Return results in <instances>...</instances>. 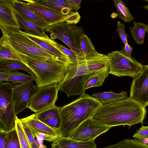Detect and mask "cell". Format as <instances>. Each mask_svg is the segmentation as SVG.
<instances>
[{"label":"cell","instance_id":"10","mask_svg":"<svg viewBox=\"0 0 148 148\" xmlns=\"http://www.w3.org/2000/svg\"><path fill=\"white\" fill-rule=\"evenodd\" d=\"M39 87L33 81L14 84L12 87L13 98L16 115L28 106Z\"/></svg>","mask_w":148,"mask_h":148},{"label":"cell","instance_id":"41","mask_svg":"<svg viewBox=\"0 0 148 148\" xmlns=\"http://www.w3.org/2000/svg\"><path fill=\"white\" fill-rule=\"evenodd\" d=\"M7 132L3 127L1 123H0V148H6L5 137Z\"/></svg>","mask_w":148,"mask_h":148},{"label":"cell","instance_id":"17","mask_svg":"<svg viewBox=\"0 0 148 148\" xmlns=\"http://www.w3.org/2000/svg\"><path fill=\"white\" fill-rule=\"evenodd\" d=\"M12 0H0V24L20 29Z\"/></svg>","mask_w":148,"mask_h":148},{"label":"cell","instance_id":"19","mask_svg":"<svg viewBox=\"0 0 148 148\" xmlns=\"http://www.w3.org/2000/svg\"><path fill=\"white\" fill-rule=\"evenodd\" d=\"M85 56L89 71L91 75L99 70L109 67L108 56L99 53L95 50Z\"/></svg>","mask_w":148,"mask_h":148},{"label":"cell","instance_id":"30","mask_svg":"<svg viewBox=\"0 0 148 148\" xmlns=\"http://www.w3.org/2000/svg\"><path fill=\"white\" fill-rule=\"evenodd\" d=\"M114 5L116 9V14L119 18L125 22L129 23L134 20L128 8L121 0H114Z\"/></svg>","mask_w":148,"mask_h":148},{"label":"cell","instance_id":"22","mask_svg":"<svg viewBox=\"0 0 148 148\" xmlns=\"http://www.w3.org/2000/svg\"><path fill=\"white\" fill-rule=\"evenodd\" d=\"M15 11L20 28L23 30V31L45 39L50 38L45 33V29L44 28L24 18Z\"/></svg>","mask_w":148,"mask_h":148},{"label":"cell","instance_id":"9","mask_svg":"<svg viewBox=\"0 0 148 148\" xmlns=\"http://www.w3.org/2000/svg\"><path fill=\"white\" fill-rule=\"evenodd\" d=\"M111 127L90 118L78 126L69 138L74 140L82 142L94 140L99 135L108 131Z\"/></svg>","mask_w":148,"mask_h":148},{"label":"cell","instance_id":"14","mask_svg":"<svg viewBox=\"0 0 148 148\" xmlns=\"http://www.w3.org/2000/svg\"><path fill=\"white\" fill-rule=\"evenodd\" d=\"M90 75H83L74 77L66 81L59 87V91L65 92L68 97L85 95V86Z\"/></svg>","mask_w":148,"mask_h":148},{"label":"cell","instance_id":"26","mask_svg":"<svg viewBox=\"0 0 148 148\" xmlns=\"http://www.w3.org/2000/svg\"><path fill=\"white\" fill-rule=\"evenodd\" d=\"M109 67L94 73L88 78L85 85V90L90 88L102 86L109 74Z\"/></svg>","mask_w":148,"mask_h":148},{"label":"cell","instance_id":"23","mask_svg":"<svg viewBox=\"0 0 148 148\" xmlns=\"http://www.w3.org/2000/svg\"><path fill=\"white\" fill-rule=\"evenodd\" d=\"M22 70L29 73L35 79L37 78L33 71L21 61L11 59L0 58V71H13L17 70Z\"/></svg>","mask_w":148,"mask_h":148},{"label":"cell","instance_id":"47","mask_svg":"<svg viewBox=\"0 0 148 148\" xmlns=\"http://www.w3.org/2000/svg\"><path fill=\"white\" fill-rule=\"evenodd\" d=\"M147 32L148 33V28H147Z\"/></svg>","mask_w":148,"mask_h":148},{"label":"cell","instance_id":"39","mask_svg":"<svg viewBox=\"0 0 148 148\" xmlns=\"http://www.w3.org/2000/svg\"><path fill=\"white\" fill-rule=\"evenodd\" d=\"M34 137H36L39 140H47L49 142L52 143L60 137L53 136L41 133L36 134L34 135Z\"/></svg>","mask_w":148,"mask_h":148},{"label":"cell","instance_id":"38","mask_svg":"<svg viewBox=\"0 0 148 148\" xmlns=\"http://www.w3.org/2000/svg\"><path fill=\"white\" fill-rule=\"evenodd\" d=\"M116 30L119 34L120 38L125 45L128 43L127 38L129 36L125 32V26L124 24L120 21H118Z\"/></svg>","mask_w":148,"mask_h":148},{"label":"cell","instance_id":"4","mask_svg":"<svg viewBox=\"0 0 148 148\" xmlns=\"http://www.w3.org/2000/svg\"><path fill=\"white\" fill-rule=\"evenodd\" d=\"M0 28L3 35L16 51L39 58L55 60L40 46L21 33L19 31V29L1 24Z\"/></svg>","mask_w":148,"mask_h":148},{"label":"cell","instance_id":"21","mask_svg":"<svg viewBox=\"0 0 148 148\" xmlns=\"http://www.w3.org/2000/svg\"><path fill=\"white\" fill-rule=\"evenodd\" d=\"M51 145V148H97L94 140L82 142L63 137L57 139Z\"/></svg>","mask_w":148,"mask_h":148},{"label":"cell","instance_id":"35","mask_svg":"<svg viewBox=\"0 0 148 148\" xmlns=\"http://www.w3.org/2000/svg\"><path fill=\"white\" fill-rule=\"evenodd\" d=\"M80 45L81 50L85 56L95 51L92 40L84 34L81 37Z\"/></svg>","mask_w":148,"mask_h":148},{"label":"cell","instance_id":"13","mask_svg":"<svg viewBox=\"0 0 148 148\" xmlns=\"http://www.w3.org/2000/svg\"><path fill=\"white\" fill-rule=\"evenodd\" d=\"M19 31L40 46L47 53L53 56L57 61L64 64L73 62L66 55L49 42L46 39L27 33L21 30L20 29H19Z\"/></svg>","mask_w":148,"mask_h":148},{"label":"cell","instance_id":"8","mask_svg":"<svg viewBox=\"0 0 148 148\" xmlns=\"http://www.w3.org/2000/svg\"><path fill=\"white\" fill-rule=\"evenodd\" d=\"M58 84L39 87L32 97L28 108L37 113L56 105L59 91Z\"/></svg>","mask_w":148,"mask_h":148},{"label":"cell","instance_id":"25","mask_svg":"<svg viewBox=\"0 0 148 148\" xmlns=\"http://www.w3.org/2000/svg\"><path fill=\"white\" fill-rule=\"evenodd\" d=\"M91 96L98 101L102 105H106L128 97L127 92L122 91L120 93H115L112 91L95 93Z\"/></svg>","mask_w":148,"mask_h":148},{"label":"cell","instance_id":"3","mask_svg":"<svg viewBox=\"0 0 148 148\" xmlns=\"http://www.w3.org/2000/svg\"><path fill=\"white\" fill-rule=\"evenodd\" d=\"M16 52L21 61L29 67L37 78L36 82L39 87L53 84H58L64 79L66 75L65 65L54 59H45Z\"/></svg>","mask_w":148,"mask_h":148},{"label":"cell","instance_id":"45","mask_svg":"<svg viewBox=\"0 0 148 148\" xmlns=\"http://www.w3.org/2000/svg\"><path fill=\"white\" fill-rule=\"evenodd\" d=\"M145 1L147 2V4L145 5L143 7L148 11V0H145Z\"/></svg>","mask_w":148,"mask_h":148},{"label":"cell","instance_id":"46","mask_svg":"<svg viewBox=\"0 0 148 148\" xmlns=\"http://www.w3.org/2000/svg\"><path fill=\"white\" fill-rule=\"evenodd\" d=\"M118 16L117 14L115 13H112L111 16L112 18H115Z\"/></svg>","mask_w":148,"mask_h":148},{"label":"cell","instance_id":"24","mask_svg":"<svg viewBox=\"0 0 148 148\" xmlns=\"http://www.w3.org/2000/svg\"><path fill=\"white\" fill-rule=\"evenodd\" d=\"M37 3L66 16L71 12L69 0H37Z\"/></svg>","mask_w":148,"mask_h":148},{"label":"cell","instance_id":"33","mask_svg":"<svg viewBox=\"0 0 148 148\" xmlns=\"http://www.w3.org/2000/svg\"><path fill=\"white\" fill-rule=\"evenodd\" d=\"M35 81V79L31 75H29L16 71H11L10 75L7 82H11L16 84L24 83Z\"/></svg>","mask_w":148,"mask_h":148},{"label":"cell","instance_id":"18","mask_svg":"<svg viewBox=\"0 0 148 148\" xmlns=\"http://www.w3.org/2000/svg\"><path fill=\"white\" fill-rule=\"evenodd\" d=\"M12 3L14 10L19 15L46 29L47 27L46 25L32 10L27 2L12 0Z\"/></svg>","mask_w":148,"mask_h":148},{"label":"cell","instance_id":"1","mask_svg":"<svg viewBox=\"0 0 148 148\" xmlns=\"http://www.w3.org/2000/svg\"><path fill=\"white\" fill-rule=\"evenodd\" d=\"M146 107L130 97L101 105L90 119L111 127H131L142 123L146 117Z\"/></svg>","mask_w":148,"mask_h":148},{"label":"cell","instance_id":"34","mask_svg":"<svg viewBox=\"0 0 148 148\" xmlns=\"http://www.w3.org/2000/svg\"><path fill=\"white\" fill-rule=\"evenodd\" d=\"M5 140L6 148H21L15 127L12 130L7 132Z\"/></svg>","mask_w":148,"mask_h":148},{"label":"cell","instance_id":"43","mask_svg":"<svg viewBox=\"0 0 148 148\" xmlns=\"http://www.w3.org/2000/svg\"><path fill=\"white\" fill-rule=\"evenodd\" d=\"M133 49L132 47L127 43L125 45L120 52L124 56L129 58H132V57L131 55L133 52Z\"/></svg>","mask_w":148,"mask_h":148},{"label":"cell","instance_id":"5","mask_svg":"<svg viewBox=\"0 0 148 148\" xmlns=\"http://www.w3.org/2000/svg\"><path fill=\"white\" fill-rule=\"evenodd\" d=\"M109 73L118 77L128 76L134 79L143 69L144 65L135 59L126 57L120 51H114L108 53Z\"/></svg>","mask_w":148,"mask_h":148},{"label":"cell","instance_id":"7","mask_svg":"<svg viewBox=\"0 0 148 148\" xmlns=\"http://www.w3.org/2000/svg\"><path fill=\"white\" fill-rule=\"evenodd\" d=\"M45 31L50 33L52 39L57 38L60 40L79 56H85L81 55L78 50L79 34L72 25L66 23H57L47 27Z\"/></svg>","mask_w":148,"mask_h":148},{"label":"cell","instance_id":"11","mask_svg":"<svg viewBox=\"0 0 148 148\" xmlns=\"http://www.w3.org/2000/svg\"><path fill=\"white\" fill-rule=\"evenodd\" d=\"M130 97L146 107L148 106V65L139 75L133 79L130 90Z\"/></svg>","mask_w":148,"mask_h":148},{"label":"cell","instance_id":"12","mask_svg":"<svg viewBox=\"0 0 148 148\" xmlns=\"http://www.w3.org/2000/svg\"><path fill=\"white\" fill-rule=\"evenodd\" d=\"M28 5L45 23L47 27L52 25L64 23L66 16L41 5L35 0H25Z\"/></svg>","mask_w":148,"mask_h":148},{"label":"cell","instance_id":"6","mask_svg":"<svg viewBox=\"0 0 148 148\" xmlns=\"http://www.w3.org/2000/svg\"><path fill=\"white\" fill-rule=\"evenodd\" d=\"M14 84L8 82L0 84V123L7 132L15 127L17 116L12 93V87Z\"/></svg>","mask_w":148,"mask_h":148},{"label":"cell","instance_id":"31","mask_svg":"<svg viewBox=\"0 0 148 148\" xmlns=\"http://www.w3.org/2000/svg\"><path fill=\"white\" fill-rule=\"evenodd\" d=\"M46 39L53 45L61 51L69 58L72 62L86 59V57L79 56L71 49H68L63 45L58 43L51 38Z\"/></svg>","mask_w":148,"mask_h":148},{"label":"cell","instance_id":"15","mask_svg":"<svg viewBox=\"0 0 148 148\" xmlns=\"http://www.w3.org/2000/svg\"><path fill=\"white\" fill-rule=\"evenodd\" d=\"M31 129L34 136L37 133H41L53 136L62 137L60 130L53 129L39 120L36 114L20 119Z\"/></svg>","mask_w":148,"mask_h":148},{"label":"cell","instance_id":"16","mask_svg":"<svg viewBox=\"0 0 148 148\" xmlns=\"http://www.w3.org/2000/svg\"><path fill=\"white\" fill-rule=\"evenodd\" d=\"M35 114L37 118L40 121L53 129L60 131L61 119L60 107L55 105Z\"/></svg>","mask_w":148,"mask_h":148},{"label":"cell","instance_id":"2","mask_svg":"<svg viewBox=\"0 0 148 148\" xmlns=\"http://www.w3.org/2000/svg\"><path fill=\"white\" fill-rule=\"evenodd\" d=\"M101 105L91 96L85 94L60 107L61 119L60 131L62 137L69 138L78 126L90 118Z\"/></svg>","mask_w":148,"mask_h":148},{"label":"cell","instance_id":"44","mask_svg":"<svg viewBox=\"0 0 148 148\" xmlns=\"http://www.w3.org/2000/svg\"><path fill=\"white\" fill-rule=\"evenodd\" d=\"M11 71H0V82L7 81L10 75Z\"/></svg>","mask_w":148,"mask_h":148},{"label":"cell","instance_id":"40","mask_svg":"<svg viewBox=\"0 0 148 148\" xmlns=\"http://www.w3.org/2000/svg\"><path fill=\"white\" fill-rule=\"evenodd\" d=\"M148 136V126H142L137 130L133 137L137 139L139 137Z\"/></svg>","mask_w":148,"mask_h":148},{"label":"cell","instance_id":"36","mask_svg":"<svg viewBox=\"0 0 148 148\" xmlns=\"http://www.w3.org/2000/svg\"><path fill=\"white\" fill-rule=\"evenodd\" d=\"M21 122L23 128L27 137L32 148H40L35 139V137L31 129L24 123Z\"/></svg>","mask_w":148,"mask_h":148},{"label":"cell","instance_id":"37","mask_svg":"<svg viewBox=\"0 0 148 148\" xmlns=\"http://www.w3.org/2000/svg\"><path fill=\"white\" fill-rule=\"evenodd\" d=\"M80 18L81 16L77 12H71L66 16L64 22H66L69 24L74 25L79 22Z\"/></svg>","mask_w":148,"mask_h":148},{"label":"cell","instance_id":"32","mask_svg":"<svg viewBox=\"0 0 148 148\" xmlns=\"http://www.w3.org/2000/svg\"><path fill=\"white\" fill-rule=\"evenodd\" d=\"M15 128L18 134L21 148H32L23 128L21 122L17 116L15 122Z\"/></svg>","mask_w":148,"mask_h":148},{"label":"cell","instance_id":"20","mask_svg":"<svg viewBox=\"0 0 148 148\" xmlns=\"http://www.w3.org/2000/svg\"><path fill=\"white\" fill-rule=\"evenodd\" d=\"M65 65V77L61 82L58 84V88L66 81L75 76L85 74L91 75L89 71L86 59Z\"/></svg>","mask_w":148,"mask_h":148},{"label":"cell","instance_id":"29","mask_svg":"<svg viewBox=\"0 0 148 148\" xmlns=\"http://www.w3.org/2000/svg\"><path fill=\"white\" fill-rule=\"evenodd\" d=\"M103 148H148V145L137 139L126 138L116 144Z\"/></svg>","mask_w":148,"mask_h":148},{"label":"cell","instance_id":"27","mask_svg":"<svg viewBox=\"0 0 148 148\" xmlns=\"http://www.w3.org/2000/svg\"><path fill=\"white\" fill-rule=\"evenodd\" d=\"M0 58L21 61L15 49L12 47L6 37L3 35L0 39Z\"/></svg>","mask_w":148,"mask_h":148},{"label":"cell","instance_id":"28","mask_svg":"<svg viewBox=\"0 0 148 148\" xmlns=\"http://www.w3.org/2000/svg\"><path fill=\"white\" fill-rule=\"evenodd\" d=\"M134 26L130 27V33L136 43L143 44L146 32L148 25L144 23L134 21Z\"/></svg>","mask_w":148,"mask_h":148},{"label":"cell","instance_id":"42","mask_svg":"<svg viewBox=\"0 0 148 148\" xmlns=\"http://www.w3.org/2000/svg\"><path fill=\"white\" fill-rule=\"evenodd\" d=\"M70 8L71 12H77L80 8V5L82 2L81 0H69Z\"/></svg>","mask_w":148,"mask_h":148}]
</instances>
